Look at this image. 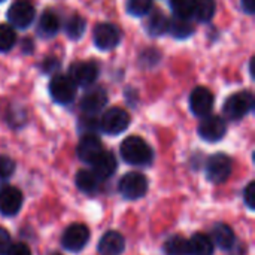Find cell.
Returning a JSON list of instances; mask_svg holds the SVG:
<instances>
[{"label": "cell", "mask_w": 255, "mask_h": 255, "mask_svg": "<svg viewBox=\"0 0 255 255\" xmlns=\"http://www.w3.org/2000/svg\"><path fill=\"white\" fill-rule=\"evenodd\" d=\"M121 157L126 163L133 166H146L152 161L151 146L139 136H128L121 143Z\"/></svg>", "instance_id": "1"}, {"label": "cell", "mask_w": 255, "mask_h": 255, "mask_svg": "<svg viewBox=\"0 0 255 255\" xmlns=\"http://www.w3.org/2000/svg\"><path fill=\"white\" fill-rule=\"evenodd\" d=\"M254 108V96L251 91H239L230 96L224 103V114L232 121H239Z\"/></svg>", "instance_id": "2"}, {"label": "cell", "mask_w": 255, "mask_h": 255, "mask_svg": "<svg viewBox=\"0 0 255 255\" xmlns=\"http://www.w3.org/2000/svg\"><path fill=\"white\" fill-rule=\"evenodd\" d=\"M233 170L232 158L226 154H214L206 163V176L214 184L226 182Z\"/></svg>", "instance_id": "3"}, {"label": "cell", "mask_w": 255, "mask_h": 255, "mask_svg": "<svg viewBox=\"0 0 255 255\" xmlns=\"http://www.w3.org/2000/svg\"><path fill=\"white\" fill-rule=\"evenodd\" d=\"M118 188H120V193L123 197H126L128 200H136V199H140L146 194L148 181L142 173L128 172L121 178Z\"/></svg>", "instance_id": "4"}, {"label": "cell", "mask_w": 255, "mask_h": 255, "mask_svg": "<svg viewBox=\"0 0 255 255\" xmlns=\"http://www.w3.org/2000/svg\"><path fill=\"white\" fill-rule=\"evenodd\" d=\"M128 124H130V115L127 114V111H124L123 108H111L103 114L99 126L106 134L115 136L127 130Z\"/></svg>", "instance_id": "5"}, {"label": "cell", "mask_w": 255, "mask_h": 255, "mask_svg": "<svg viewBox=\"0 0 255 255\" xmlns=\"http://www.w3.org/2000/svg\"><path fill=\"white\" fill-rule=\"evenodd\" d=\"M49 94L54 102L67 105L76 96V84L70 79V76L57 75L49 82Z\"/></svg>", "instance_id": "6"}, {"label": "cell", "mask_w": 255, "mask_h": 255, "mask_svg": "<svg viewBox=\"0 0 255 255\" xmlns=\"http://www.w3.org/2000/svg\"><path fill=\"white\" fill-rule=\"evenodd\" d=\"M90 241V230L84 224H72L69 226L61 238V245L64 250L70 253L81 251Z\"/></svg>", "instance_id": "7"}, {"label": "cell", "mask_w": 255, "mask_h": 255, "mask_svg": "<svg viewBox=\"0 0 255 255\" xmlns=\"http://www.w3.org/2000/svg\"><path fill=\"white\" fill-rule=\"evenodd\" d=\"M36 10L31 1L16 0L7 10V21L16 28H27L34 19Z\"/></svg>", "instance_id": "8"}, {"label": "cell", "mask_w": 255, "mask_h": 255, "mask_svg": "<svg viewBox=\"0 0 255 255\" xmlns=\"http://www.w3.org/2000/svg\"><path fill=\"white\" fill-rule=\"evenodd\" d=\"M93 39H94V43L99 49L108 51V49L115 48L120 43L121 31L115 24L102 22V24L96 25L94 33H93Z\"/></svg>", "instance_id": "9"}, {"label": "cell", "mask_w": 255, "mask_h": 255, "mask_svg": "<svg viewBox=\"0 0 255 255\" xmlns=\"http://www.w3.org/2000/svg\"><path fill=\"white\" fill-rule=\"evenodd\" d=\"M227 133L226 120L220 115H206L199 126V134L203 140L208 142H218Z\"/></svg>", "instance_id": "10"}, {"label": "cell", "mask_w": 255, "mask_h": 255, "mask_svg": "<svg viewBox=\"0 0 255 255\" xmlns=\"http://www.w3.org/2000/svg\"><path fill=\"white\" fill-rule=\"evenodd\" d=\"M99 76V66L94 61H78L70 66V79L76 85H91Z\"/></svg>", "instance_id": "11"}, {"label": "cell", "mask_w": 255, "mask_h": 255, "mask_svg": "<svg viewBox=\"0 0 255 255\" xmlns=\"http://www.w3.org/2000/svg\"><path fill=\"white\" fill-rule=\"evenodd\" d=\"M191 112L197 117H206L214 108V94L206 87H197L190 96Z\"/></svg>", "instance_id": "12"}, {"label": "cell", "mask_w": 255, "mask_h": 255, "mask_svg": "<svg viewBox=\"0 0 255 255\" xmlns=\"http://www.w3.org/2000/svg\"><path fill=\"white\" fill-rule=\"evenodd\" d=\"M22 206V193L15 187L0 190V212L6 217H13Z\"/></svg>", "instance_id": "13"}, {"label": "cell", "mask_w": 255, "mask_h": 255, "mask_svg": "<svg viewBox=\"0 0 255 255\" xmlns=\"http://www.w3.org/2000/svg\"><path fill=\"white\" fill-rule=\"evenodd\" d=\"M103 152V146H102V142L100 139L96 136V134H85L79 143H78V148H76V154L79 157V160H82L84 163H93L100 154Z\"/></svg>", "instance_id": "14"}, {"label": "cell", "mask_w": 255, "mask_h": 255, "mask_svg": "<svg viewBox=\"0 0 255 255\" xmlns=\"http://www.w3.org/2000/svg\"><path fill=\"white\" fill-rule=\"evenodd\" d=\"M108 103V93L102 87H94L88 90L82 100H81V109L88 115L99 114Z\"/></svg>", "instance_id": "15"}, {"label": "cell", "mask_w": 255, "mask_h": 255, "mask_svg": "<svg viewBox=\"0 0 255 255\" xmlns=\"http://www.w3.org/2000/svg\"><path fill=\"white\" fill-rule=\"evenodd\" d=\"M124 247H126L124 238L118 232H108L102 236L97 250L100 255H121L124 251Z\"/></svg>", "instance_id": "16"}, {"label": "cell", "mask_w": 255, "mask_h": 255, "mask_svg": "<svg viewBox=\"0 0 255 255\" xmlns=\"http://www.w3.org/2000/svg\"><path fill=\"white\" fill-rule=\"evenodd\" d=\"M93 172L94 175L102 181V179H108L111 178L115 170H117V160H115V155L112 152H108V151H103L93 163Z\"/></svg>", "instance_id": "17"}, {"label": "cell", "mask_w": 255, "mask_h": 255, "mask_svg": "<svg viewBox=\"0 0 255 255\" xmlns=\"http://www.w3.org/2000/svg\"><path fill=\"white\" fill-rule=\"evenodd\" d=\"M212 236H214L215 245H218L224 251H229L235 247V241H236L235 233H233L232 227L224 223H220L214 227Z\"/></svg>", "instance_id": "18"}, {"label": "cell", "mask_w": 255, "mask_h": 255, "mask_svg": "<svg viewBox=\"0 0 255 255\" xmlns=\"http://www.w3.org/2000/svg\"><path fill=\"white\" fill-rule=\"evenodd\" d=\"M188 255H214V242L203 233H196L188 241Z\"/></svg>", "instance_id": "19"}, {"label": "cell", "mask_w": 255, "mask_h": 255, "mask_svg": "<svg viewBox=\"0 0 255 255\" xmlns=\"http://www.w3.org/2000/svg\"><path fill=\"white\" fill-rule=\"evenodd\" d=\"M60 25H61V22H60V18L57 16V13L52 10H46V12H43V15L39 19L37 31L43 37H51L58 33Z\"/></svg>", "instance_id": "20"}, {"label": "cell", "mask_w": 255, "mask_h": 255, "mask_svg": "<svg viewBox=\"0 0 255 255\" xmlns=\"http://www.w3.org/2000/svg\"><path fill=\"white\" fill-rule=\"evenodd\" d=\"M167 31L176 39H187L194 33V25L188 21V18L175 16V18L169 19Z\"/></svg>", "instance_id": "21"}, {"label": "cell", "mask_w": 255, "mask_h": 255, "mask_svg": "<svg viewBox=\"0 0 255 255\" xmlns=\"http://www.w3.org/2000/svg\"><path fill=\"white\" fill-rule=\"evenodd\" d=\"M167 28H169V18L163 12H152L151 16L148 18L146 31L151 36L158 37L167 33Z\"/></svg>", "instance_id": "22"}, {"label": "cell", "mask_w": 255, "mask_h": 255, "mask_svg": "<svg viewBox=\"0 0 255 255\" xmlns=\"http://www.w3.org/2000/svg\"><path fill=\"white\" fill-rule=\"evenodd\" d=\"M217 10L215 0H194L193 15L200 22H208L214 18Z\"/></svg>", "instance_id": "23"}, {"label": "cell", "mask_w": 255, "mask_h": 255, "mask_svg": "<svg viewBox=\"0 0 255 255\" xmlns=\"http://www.w3.org/2000/svg\"><path fill=\"white\" fill-rule=\"evenodd\" d=\"M99 181L100 179L94 175L93 170H79L76 173V178H75L78 188L87 194H91L99 188Z\"/></svg>", "instance_id": "24"}, {"label": "cell", "mask_w": 255, "mask_h": 255, "mask_svg": "<svg viewBox=\"0 0 255 255\" xmlns=\"http://www.w3.org/2000/svg\"><path fill=\"white\" fill-rule=\"evenodd\" d=\"M85 27H87V22L85 19L81 16V15H72L67 21H66V33L70 39H79L84 31H85Z\"/></svg>", "instance_id": "25"}, {"label": "cell", "mask_w": 255, "mask_h": 255, "mask_svg": "<svg viewBox=\"0 0 255 255\" xmlns=\"http://www.w3.org/2000/svg\"><path fill=\"white\" fill-rule=\"evenodd\" d=\"M166 255H188V241L182 236L170 238L164 245Z\"/></svg>", "instance_id": "26"}, {"label": "cell", "mask_w": 255, "mask_h": 255, "mask_svg": "<svg viewBox=\"0 0 255 255\" xmlns=\"http://www.w3.org/2000/svg\"><path fill=\"white\" fill-rule=\"evenodd\" d=\"M16 42V33L12 25L0 24V52H7Z\"/></svg>", "instance_id": "27"}, {"label": "cell", "mask_w": 255, "mask_h": 255, "mask_svg": "<svg viewBox=\"0 0 255 255\" xmlns=\"http://www.w3.org/2000/svg\"><path fill=\"white\" fill-rule=\"evenodd\" d=\"M152 7V0H127V12L133 16H143Z\"/></svg>", "instance_id": "28"}, {"label": "cell", "mask_w": 255, "mask_h": 255, "mask_svg": "<svg viewBox=\"0 0 255 255\" xmlns=\"http://www.w3.org/2000/svg\"><path fill=\"white\" fill-rule=\"evenodd\" d=\"M193 6L194 0H170V7L176 16L190 18L193 16Z\"/></svg>", "instance_id": "29"}, {"label": "cell", "mask_w": 255, "mask_h": 255, "mask_svg": "<svg viewBox=\"0 0 255 255\" xmlns=\"http://www.w3.org/2000/svg\"><path fill=\"white\" fill-rule=\"evenodd\" d=\"M13 170H15L13 160L6 155H0V179H6L12 176Z\"/></svg>", "instance_id": "30"}, {"label": "cell", "mask_w": 255, "mask_h": 255, "mask_svg": "<svg viewBox=\"0 0 255 255\" xmlns=\"http://www.w3.org/2000/svg\"><path fill=\"white\" fill-rule=\"evenodd\" d=\"M245 203L250 209H255V182H250L244 191Z\"/></svg>", "instance_id": "31"}, {"label": "cell", "mask_w": 255, "mask_h": 255, "mask_svg": "<svg viewBox=\"0 0 255 255\" xmlns=\"http://www.w3.org/2000/svg\"><path fill=\"white\" fill-rule=\"evenodd\" d=\"M6 255H31L30 248L25 244H10Z\"/></svg>", "instance_id": "32"}, {"label": "cell", "mask_w": 255, "mask_h": 255, "mask_svg": "<svg viewBox=\"0 0 255 255\" xmlns=\"http://www.w3.org/2000/svg\"><path fill=\"white\" fill-rule=\"evenodd\" d=\"M10 236L4 229H0V255H6L10 247Z\"/></svg>", "instance_id": "33"}, {"label": "cell", "mask_w": 255, "mask_h": 255, "mask_svg": "<svg viewBox=\"0 0 255 255\" xmlns=\"http://www.w3.org/2000/svg\"><path fill=\"white\" fill-rule=\"evenodd\" d=\"M241 4L247 13H254L255 12V0H242Z\"/></svg>", "instance_id": "34"}, {"label": "cell", "mask_w": 255, "mask_h": 255, "mask_svg": "<svg viewBox=\"0 0 255 255\" xmlns=\"http://www.w3.org/2000/svg\"><path fill=\"white\" fill-rule=\"evenodd\" d=\"M0 1H3V0H0Z\"/></svg>", "instance_id": "35"}]
</instances>
